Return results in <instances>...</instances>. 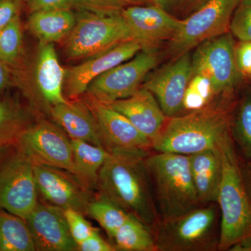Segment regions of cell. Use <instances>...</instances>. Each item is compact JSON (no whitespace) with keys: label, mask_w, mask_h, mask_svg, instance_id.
Listing matches in <instances>:
<instances>
[{"label":"cell","mask_w":251,"mask_h":251,"mask_svg":"<svg viewBox=\"0 0 251 251\" xmlns=\"http://www.w3.org/2000/svg\"><path fill=\"white\" fill-rule=\"evenodd\" d=\"M97 189L151 230L159 223L145 158L110 153L99 171Z\"/></svg>","instance_id":"obj_1"},{"label":"cell","mask_w":251,"mask_h":251,"mask_svg":"<svg viewBox=\"0 0 251 251\" xmlns=\"http://www.w3.org/2000/svg\"><path fill=\"white\" fill-rule=\"evenodd\" d=\"M228 107L224 97L197 111L168 117L153 141V151L191 156L216 150L231 133Z\"/></svg>","instance_id":"obj_2"},{"label":"cell","mask_w":251,"mask_h":251,"mask_svg":"<svg viewBox=\"0 0 251 251\" xmlns=\"http://www.w3.org/2000/svg\"><path fill=\"white\" fill-rule=\"evenodd\" d=\"M222 178L217 204L221 214L218 251H228L243 238L251 235V201L241 173L240 161L231 133L219 147Z\"/></svg>","instance_id":"obj_3"},{"label":"cell","mask_w":251,"mask_h":251,"mask_svg":"<svg viewBox=\"0 0 251 251\" xmlns=\"http://www.w3.org/2000/svg\"><path fill=\"white\" fill-rule=\"evenodd\" d=\"M145 163L160 221L202 205L193 184L189 156L153 151L145 157Z\"/></svg>","instance_id":"obj_4"},{"label":"cell","mask_w":251,"mask_h":251,"mask_svg":"<svg viewBox=\"0 0 251 251\" xmlns=\"http://www.w3.org/2000/svg\"><path fill=\"white\" fill-rule=\"evenodd\" d=\"M220 220L217 203L162 220L152 231L157 251H218Z\"/></svg>","instance_id":"obj_5"},{"label":"cell","mask_w":251,"mask_h":251,"mask_svg":"<svg viewBox=\"0 0 251 251\" xmlns=\"http://www.w3.org/2000/svg\"><path fill=\"white\" fill-rule=\"evenodd\" d=\"M132 39L121 11L97 13L81 10L64 52L69 60L85 59Z\"/></svg>","instance_id":"obj_6"},{"label":"cell","mask_w":251,"mask_h":251,"mask_svg":"<svg viewBox=\"0 0 251 251\" xmlns=\"http://www.w3.org/2000/svg\"><path fill=\"white\" fill-rule=\"evenodd\" d=\"M159 59L157 48L142 49L132 58L92 81L86 94L104 103L128 98L141 88Z\"/></svg>","instance_id":"obj_7"},{"label":"cell","mask_w":251,"mask_h":251,"mask_svg":"<svg viewBox=\"0 0 251 251\" xmlns=\"http://www.w3.org/2000/svg\"><path fill=\"white\" fill-rule=\"evenodd\" d=\"M240 0H207L198 11L182 21L169 41V53L176 58L202 43L229 32V24Z\"/></svg>","instance_id":"obj_8"},{"label":"cell","mask_w":251,"mask_h":251,"mask_svg":"<svg viewBox=\"0 0 251 251\" xmlns=\"http://www.w3.org/2000/svg\"><path fill=\"white\" fill-rule=\"evenodd\" d=\"M14 145L34 165L58 168L74 175L71 140L54 124L46 120L31 124L18 135Z\"/></svg>","instance_id":"obj_9"},{"label":"cell","mask_w":251,"mask_h":251,"mask_svg":"<svg viewBox=\"0 0 251 251\" xmlns=\"http://www.w3.org/2000/svg\"><path fill=\"white\" fill-rule=\"evenodd\" d=\"M235 44L230 32L205 41L192 53L193 74L209 79L219 97H229L242 75L235 59Z\"/></svg>","instance_id":"obj_10"},{"label":"cell","mask_w":251,"mask_h":251,"mask_svg":"<svg viewBox=\"0 0 251 251\" xmlns=\"http://www.w3.org/2000/svg\"><path fill=\"white\" fill-rule=\"evenodd\" d=\"M34 164L16 150L0 164V208L27 219L37 206Z\"/></svg>","instance_id":"obj_11"},{"label":"cell","mask_w":251,"mask_h":251,"mask_svg":"<svg viewBox=\"0 0 251 251\" xmlns=\"http://www.w3.org/2000/svg\"><path fill=\"white\" fill-rule=\"evenodd\" d=\"M98 124L103 148L111 154L145 158L153 152V143L123 115L106 104L85 99Z\"/></svg>","instance_id":"obj_12"},{"label":"cell","mask_w":251,"mask_h":251,"mask_svg":"<svg viewBox=\"0 0 251 251\" xmlns=\"http://www.w3.org/2000/svg\"><path fill=\"white\" fill-rule=\"evenodd\" d=\"M65 69L59 63L53 44L40 43L30 73L29 82L20 85L23 92L33 103L41 105L49 111L59 103H67L64 94Z\"/></svg>","instance_id":"obj_13"},{"label":"cell","mask_w":251,"mask_h":251,"mask_svg":"<svg viewBox=\"0 0 251 251\" xmlns=\"http://www.w3.org/2000/svg\"><path fill=\"white\" fill-rule=\"evenodd\" d=\"M34 175L38 193L49 204L87 215L89 204L94 198L91 188L75 175L43 165H34Z\"/></svg>","instance_id":"obj_14"},{"label":"cell","mask_w":251,"mask_h":251,"mask_svg":"<svg viewBox=\"0 0 251 251\" xmlns=\"http://www.w3.org/2000/svg\"><path fill=\"white\" fill-rule=\"evenodd\" d=\"M192 75V53L189 51L156 71L142 87L154 96L167 117L177 116L182 111L185 92Z\"/></svg>","instance_id":"obj_15"},{"label":"cell","mask_w":251,"mask_h":251,"mask_svg":"<svg viewBox=\"0 0 251 251\" xmlns=\"http://www.w3.org/2000/svg\"><path fill=\"white\" fill-rule=\"evenodd\" d=\"M143 49L135 40L122 42L115 47L85 59L83 62L65 69L64 94L68 100H75L87 92L96 78L112 68L128 60Z\"/></svg>","instance_id":"obj_16"},{"label":"cell","mask_w":251,"mask_h":251,"mask_svg":"<svg viewBox=\"0 0 251 251\" xmlns=\"http://www.w3.org/2000/svg\"><path fill=\"white\" fill-rule=\"evenodd\" d=\"M133 40L143 49L157 48L170 41L179 29L182 21L175 18L156 4H133L121 11Z\"/></svg>","instance_id":"obj_17"},{"label":"cell","mask_w":251,"mask_h":251,"mask_svg":"<svg viewBox=\"0 0 251 251\" xmlns=\"http://www.w3.org/2000/svg\"><path fill=\"white\" fill-rule=\"evenodd\" d=\"M26 221L34 238L36 251L77 250V244L69 231L62 208L39 202Z\"/></svg>","instance_id":"obj_18"},{"label":"cell","mask_w":251,"mask_h":251,"mask_svg":"<svg viewBox=\"0 0 251 251\" xmlns=\"http://www.w3.org/2000/svg\"><path fill=\"white\" fill-rule=\"evenodd\" d=\"M105 104L126 117L152 143L168 118L154 96L144 87L128 98Z\"/></svg>","instance_id":"obj_19"},{"label":"cell","mask_w":251,"mask_h":251,"mask_svg":"<svg viewBox=\"0 0 251 251\" xmlns=\"http://www.w3.org/2000/svg\"><path fill=\"white\" fill-rule=\"evenodd\" d=\"M49 112L54 123L71 139L83 140L103 148L98 124L85 99L57 104L50 108Z\"/></svg>","instance_id":"obj_20"},{"label":"cell","mask_w":251,"mask_h":251,"mask_svg":"<svg viewBox=\"0 0 251 251\" xmlns=\"http://www.w3.org/2000/svg\"><path fill=\"white\" fill-rule=\"evenodd\" d=\"M189 162L193 184L201 204L217 203L223 171L219 148L191 155Z\"/></svg>","instance_id":"obj_21"},{"label":"cell","mask_w":251,"mask_h":251,"mask_svg":"<svg viewBox=\"0 0 251 251\" xmlns=\"http://www.w3.org/2000/svg\"><path fill=\"white\" fill-rule=\"evenodd\" d=\"M76 23L71 9L43 10L31 13L27 27L41 43L54 44L65 40Z\"/></svg>","instance_id":"obj_22"},{"label":"cell","mask_w":251,"mask_h":251,"mask_svg":"<svg viewBox=\"0 0 251 251\" xmlns=\"http://www.w3.org/2000/svg\"><path fill=\"white\" fill-rule=\"evenodd\" d=\"M74 175L87 187L97 188L99 171L110 153L101 147L83 140L71 139Z\"/></svg>","instance_id":"obj_23"},{"label":"cell","mask_w":251,"mask_h":251,"mask_svg":"<svg viewBox=\"0 0 251 251\" xmlns=\"http://www.w3.org/2000/svg\"><path fill=\"white\" fill-rule=\"evenodd\" d=\"M35 242L25 219L0 208V251H34Z\"/></svg>","instance_id":"obj_24"},{"label":"cell","mask_w":251,"mask_h":251,"mask_svg":"<svg viewBox=\"0 0 251 251\" xmlns=\"http://www.w3.org/2000/svg\"><path fill=\"white\" fill-rule=\"evenodd\" d=\"M110 239L115 251H157L152 230L133 215Z\"/></svg>","instance_id":"obj_25"},{"label":"cell","mask_w":251,"mask_h":251,"mask_svg":"<svg viewBox=\"0 0 251 251\" xmlns=\"http://www.w3.org/2000/svg\"><path fill=\"white\" fill-rule=\"evenodd\" d=\"M32 123L30 112L18 100L0 97V146L14 144L18 135Z\"/></svg>","instance_id":"obj_26"},{"label":"cell","mask_w":251,"mask_h":251,"mask_svg":"<svg viewBox=\"0 0 251 251\" xmlns=\"http://www.w3.org/2000/svg\"><path fill=\"white\" fill-rule=\"evenodd\" d=\"M230 132L244 159H251V85L243 92L231 112Z\"/></svg>","instance_id":"obj_27"},{"label":"cell","mask_w":251,"mask_h":251,"mask_svg":"<svg viewBox=\"0 0 251 251\" xmlns=\"http://www.w3.org/2000/svg\"><path fill=\"white\" fill-rule=\"evenodd\" d=\"M87 215L95 219L110 239L117 229L129 219L130 214L99 195L89 204Z\"/></svg>","instance_id":"obj_28"},{"label":"cell","mask_w":251,"mask_h":251,"mask_svg":"<svg viewBox=\"0 0 251 251\" xmlns=\"http://www.w3.org/2000/svg\"><path fill=\"white\" fill-rule=\"evenodd\" d=\"M23 34L21 16L0 31V60L11 71L22 64Z\"/></svg>","instance_id":"obj_29"},{"label":"cell","mask_w":251,"mask_h":251,"mask_svg":"<svg viewBox=\"0 0 251 251\" xmlns=\"http://www.w3.org/2000/svg\"><path fill=\"white\" fill-rule=\"evenodd\" d=\"M219 97L216 94L214 86L206 77L193 74L188 83L184 100L182 111L180 115L189 113L207 107Z\"/></svg>","instance_id":"obj_30"},{"label":"cell","mask_w":251,"mask_h":251,"mask_svg":"<svg viewBox=\"0 0 251 251\" xmlns=\"http://www.w3.org/2000/svg\"><path fill=\"white\" fill-rule=\"evenodd\" d=\"M229 32L239 41H251V0H240L231 18Z\"/></svg>","instance_id":"obj_31"},{"label":"cell","mask_w":251,"mask_h":251,"mask_svg":"<svg viewBox=\"0 0 251 251\" xmlns=\"http://www.w3.org/2000/svg\"><path fill=\"white\" fill-rule=\"evenodd\" d=\"M64 210L69 231L77 245L94 232L100 230L99 228L93 227L82 213L72 209Z\"/></svg>","instance_id":"obj_32"},{"label":"cell","mask_w":251,"mask_h":251,"mask_svg":"<svg viewBox=\"0 0 251 251\" xmlns=\"http://www.w3.org/2000/svg\"><path fill=\"white\" fill-rule=\"evenodd\" d=\"M207 0H156L155 4L175 18L184 21L205 4Z\"/></svg>","instance_id":"obj_33"},{"label":"cell","mask_w":251,"mask_h":251,"mask_svg":"<svg viewBox=\"0 0 251 251\" xmlns=\"http://www.w3.org/2000/svg\"><path fill=\"white\" fill-rule=\"evenodd\" d=\"M74 6L80 10L97 13L120 12L133 4H140L135 0H74Z\"/></svg>","instance_id":"obj_34"},{"label":"cell","mask_w":251,"mask_h":251,"mask_svg":"<svg viewBox=\"0 0 251 251\" xmlns=\"http://www.w3.org/2000/svg\"><path fill=\"white\" fill-rule=\"evenodd\" d=\"M24 0H0V31L21 16Z\"/></svg>","instance_id":"obj_35"},{"label":"cell","mask_w":251,"mask_h":251,"mask_svg":"<svg viewBox=\"0 0 251 251\" xmlns=\"http://www.w3.org/2000/svg\"><path fill=\"white\" fill-rule=\"evenodd\" d=\"M235 59L242 75H251V41H240L235 46Z\"/></svg>","instance_id":"obj_36"},{"label":"cell","mask_w":251,"mask_h":251,"mask_svg":"<svg viewBox=\"0 0 251 251\" xmlns=\"http://www.w3.org/2000/svg\"><path fill=\"white\" fill-rule=\"evenodd\" d=\"M100 230L97 231L77 245V251H116L110 242L100 236Z\"/></svg>","instance_id":"obj_37"},{"label":"cell","mask_w":251,"mask_h":251,"mask_svg":"<svg viewBox=\"0 0 251 251\" xmlns=\"http://www.w3.org/2000/svg\"><path fill=\"white\" fill-rule=\"evenodd\" d=\"M29 12L43 10L71 9L74 6V0H26Z\"/></svg>","instance_id":"obj_38"},{"label":"cell","mask_w":251,"mask_h":251,"mask_svg":"<svg viewBox=\"0 0 251 251\" xmlns=\"http://www.w3.org/2000/svg\"><path fill=\"white\" fill-rule=\"evenodd\" d=\"M12 71L2 61L0 60V97L14 84Z\"/></svg>","instance_id":"obj_39"},{"label":"cell","mask_w":251,"mask_h":251,"mask_svg":"<svg viewBox=\"0 0 251 251\" xmlns=\"http://www.w3.org/2000/svg\"><path fill=\"white\" fill-rule=\"evenodd\" d=\"M241 173L244 186L251 201V159L240 163Z\"/></svg>","instance_id":"obj_40"},{"label":"cell","mask_w":251,"mask_h":251,"mask_svg":"<svg viewBox=\"0 0 251 251\" xmlns=\"http://www.w3.org/2000/svg\"><path fill=\"white\" fill-rule=\"evenodd\" d=\"M229 251H251V235L243 238L229 248Z\"/></svg>","instance_id":"obj_41"},{"label":"cell","mask_w":251,"mask_h":251,"mask_svg":"<svg viewBox=\"0 0 251 251\" xmlns=\"http://www.w3.org/2000/svg\"><path fill=\"white\" fill-rule=\"evenodd\" d=\"M135 1H136L137 2L139 3L140 4H155L156 0H135Z\"/></svg>","instance_id":"obj_42"},{"label":"cell","mask_w":251,"mask_h":251,"mask_svg":"<svg viewBox=\"0 0 251 251\" xmlns=\"http://www.w3.org/2000/svg\"><path fill=\"white\" fill-rule=\"evenodd\" d=\"M7 148V147L6 146H0V153L2 152L3 150H4L5 149Z\"/></svg>","instance_id":"obj_43"},{"label":"cell","mask_w":251,"mask_h":251,"mask_svg":"<svg viewBox=\"0 0 251 251\" xmlns=\"http://www.w3.org/2000/svg\"><path fill=\"white\" fill-rule=\"evenodd\" d=\"M24 1H26V0H24Z\"/></svg>","instance_id":"obj_44"},{"label":"cell","mask_w":251,"mask_h":251,"mask_svg":"<svg viewBox=\"0 0 251 251\" xmlns=\"http://www.w3.org/2000/svg\"></svg>","instance_id":"obj_45"}]
</instances>
